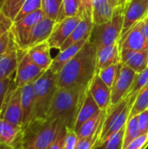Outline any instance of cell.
<instances>
[{"label":"cell","instance_id":"1","mask_svg":"<svg viewBox=\"0 0 148 149\" xmlns=\"http://www.w3.org/2000/svg\"><path fill=\"white\" fill-rule=\"evenodd\" d=\"M97 47L89 40L58 74V87L88 89L97 73Z\"/></svg>","mask_w":148,"mask_h":149},{"label":"cell","instance_id":"2","mask_svg":"<svg viewBox=\"0 0 148 149\" xmlns=\"http://www.w3.org/2000/svg\"><path fill=\"white\" fill-rule=\"evenodd\" d=\"M88 89L58 87L50 106L46 119L58 120L66 128L74 129L79 110Z\"/></svg>","mask_w":148,"mask_h":149},{"label":"cell","instance_id":"3","mask_svg":"<svg viewBox=\"0 0 148 149\" xmlns=\"http://www.w3.org/2000/svg\"><path fill=\"white\" fill-rule=\"evenodd\" d=\"M65 127H66L58 120H33L23 127L22 147L28 149H48Z\"/></svg>","mask_w":148,"mask_h":149},{"label":"cell","instance_id":"4","mask_svg":"<svg viewBox=\"0 0 148 149\" xmlns=\"http://www.w3.org/2000/svg\"><path fill=\"white\" fill-rule=\"evenodd\" d=\"M58 88V74L46 70L34 83L33 120L46 119L53 96Z\"/></svg>","mask_w":148,"mask_h":149},{"label":"cell","instance_id":"5","mask_svg":"<svg viewBox=\"0 0 148 149\" xmlns=\"http://www.w3.org/2000/svg\"><path fill=\"white\" fill-rule=\"evenodd\" d=\"M124 8L125 4L118 5L111 20L93 26L89 41L94 44L97 48L119 43L123 30Z\"/></svg>","mask_w":148,"mask_h":149},{"label":"cell","instance_id":"6","mask_svg":"<svg viewBox=\"0 0 148 149\" xmlns=\"http://www.w3.org/2000/svg\"><path fill=\"white\" fill-rule=\"evenodd\" d=\"M44 72L31 60L25 50L18 48V63L14 76L16 86L23 87L25 85L34 83Z\"/></svg>","mask_w":148,"mask_h":149},{"label":"cell","instance_id":"7","mask_svg":"<svg viewBox=\"0 0 148 149\" xmlns=\"http://www.w3.org/2000/svg\"><path fill=\"white\" fill-rule=\"evenodd\" d=\"M0 118L13 125L22 127L23 112L21 106V87L16 86L14 82L6 96Z\"/></svg>","mask_w":148,"mask_h":149},{"label":"cell","instance_id":"8","mask_svg":"<svg viewBox=\"0 0 148 149\" xmlns=\"http://www.w3.org/2000/svg\"><path fill=\"white\" fill-rule=\"evenodd\" d=\"M136 72L126 65L121 63L120 67L114 81L113 87L111 88V107L119 104L124 100L133 82ZM109 107V108H110Z\"/></svg>","mask_w":148,"mask_h":149},{"label":"cell","instance_id":"9","mask_svg":"<svg viewBox=\"0 0 148 149\" xmlns=\"http://www.w3.org/2000/svg\"><path fill=\"white\" fill-rule=\"evenodd\" d=\"M80 16L66 17L58 21L47 40L51 49H60L62 45L67 40L73 30L80 22Z\"/></svg>","mask_w":148,"mask_h":149},{"label":"cell","instance_id":"10","mask_svg":"<svg viewBox=\"0 0 148 149\" xmlns=\"http://www.w3.org/2000/svg\"><path fill=\"white\" fill-rule=\"evenodd\" d=\"M148 15V0H128L124 8V24L121 36Z\"/></svg>","mask_w":148,"mask_h":149},{"label":"cell","instance_id":"11","mask_svg":"<svg viewBox=\"0 0 148 149\" xmlns=\"http://www.w3.org/2000/svg\"><path fill=\"white\" fill-rule=\"evenodd\" d=\"M55 20L45 17L30 31L24 41L20 46H18V48L22 50H27L34 45L47 41L55 26Z\"/></svg>","mask_w":148,"mask_h":149},{"label":"cell","instance_id":"12","mask_svg":"<svg viewBox=\"0 0 148 149\" xmlns=\"http://www.w3.org/2000/svg\"><path fill=\"white\" fill-rule=\"evenodd\" d=\"M143 19L134 24L129 31L122 35L119 40L120 49H127L132 51L148 50V45L142 31Z\"/></svg>","mask_w":148,"mask_h":149},{"label":"cell","instance_id":"13","mask_svg":"<svg viewBox=\"0 0 148 149\" xmlns=\"http://www.w3.org/2000/svg\"><path fill=\"white\" fill-rule=\"evenodd\" d=\"M45 17V15L42 9L24 17L21 20L13 23L11 31L15 37V41L17 46H20L21 44L24 41L30 31L42 19Z\"/></svg>","mask_w":148,"mask_h":149},{"label":"cell","instance_id":"14","mask_svg":"<svg viewBox=\"0 0 148 149\" xmlns=\"http://www.w3.org/2000/svg\"><path fill=\"white\" fill-rule=\"evenodd\" d=\"M89 93L102 111H107L111 106V88L108 87L96 73L89 87Z\"/></svg>","mask_w":148,"mask_h":149},{"label":"cell","instance_id":"15","mask_svg":"<svg viewBox=\"0 0 148 149\" xmlns=\"http://www.w3.org/2000/svg\"><path fill=\"white\" fill-rule=\"evenodd\" d=\"M23 127L0 118V143L14 148L22 147Z\"/></svg>","mask_w":148,"mask_h":149},{"label":"cell","instance_id":"16","mask_svg":"<svg viewBox=\"0 0 148 149\" xmlns=\"http://www.w3.org/2000/svg\"><path fill=\"white\" fill-rule=\"evenodd\" d=\"M121 63L120 49L119 43L97 48L96 68L97 72L112 65Z\"/></svg>","mask_w":148,"mask_h":149},{"label":"cell","instance_id":"17","mask_svg":"<svg viewBox=\"0 0 148 149\" xmlns=\"http://www.w3.org/2000/svg\"><path fill=\"white\" fill-rule=\"evenodd\" d=\"M18 63V47L14 43L10 48L0 55V79L13 77Z\"/></svg>","mask_w":148,"mask_h":149},{"label":"cell","instance_id":"18","mask_svg":"<svg viewBox=\"0 0 148 149\" xmlns=\"http://www.w3.org/2000/svg\"><path fill=\"white\" fill-rule=\"evenodd\" d=\"M121 63L126 65L136 73L142 72L147 67L148 50L132 51L120 49Z\"/></svg>","mask_w":148,"mask_h":149},{"label":"cell","instance_id":"19","mask_svg":"<svg viewBox=\"0 0 148 149\" xmlns=\"http://www.w3.org/2000/svg\"><path fill=\"white\" fill-rule=\"evenodd\" d=\"M89 38L90 37L85 38L82 40L65 48V50L59 51V52L57 54V56L53 58L51 67L49 69L51 70L53 72L58 74L60 72V71L62 70V68L65 66V65L68 61H70L81 50V48L85 45V43L89 40Z\"/></svg>","mask_w":148,"mask_h":149},{"label":"cell","instance_id":"20","mask_svg":"<svg viewBox=\"0 0 148 149\" xmlns=\"http://www.w3.org/2000/svg\"><path fill=\"white\" fill-rule=\"evenodd\" d=\"M51 46L48 42H43L25 50L31 60L44 71L51 67L53 58L51 56Z\"/></svg>","mask_w":148,"mask_h":149},{"label":"cell","instance_id":"21","mask_svg":"<svg viewBox=\"0 0 148 149\" xmlns=\"http://www.w3.org/2000/svg\"><path fill=\"white\" fill-rule=\"evenodd\" d=\"M21 106L23 112L22 127L33 120L34 112V89L33 83L21 87Z\"/></svg>","mask_w":148,"mask_h":149},{"label":"cell","instance_id":"22","mask_svg":"<svg viewBox=\"0 0 148 149\" xmlns=\"http://www.w3.org/2000/svg\"><path fill=\"white\" fill-rule=\"evenodd\" d=\"M114 10L108 0H92V16L94 25L101 24L112 19Z\"/></svg>","mask_w":148,"mask_h":149},{"label":"cell","instance_id":"23","mask_svg":"<svg viewBox=\"0 0 148 149\" xmlns=\"http://www.w3.org/2000/svg\"><path fill=\"white\" fill-rule=\"evenodd\" d=\"M136 96L137 95L129 97V101L126 104V106L125 107L124 110L121 112V113L116 119V120L114 121L113 126L110 127V129L106 132V134L99 140V146L102 145L105 141H106L108 139H110L112 136H113L115 134H117L118 132H120V130H122L126 127V123H127V121H128V120L130 118L131 110L133 108V106Z\"/></svg>","mask_w":148,"mask_h":149},{"label":"cell","instance_id":"24","mask_svg":"<svg viewBox=\"0 0 148 149\" xmlns=\"http://www.w3.org/2000/svg\"><path fill=\"white\" fill-rule=\"evenodd\" d=\"M102 110L99 108V107L98 106V104L92 98V94L87 90L85 99L83 102V105H82V107L79 110V115H78V119H77V121H76L75 127H74V130L77 132L85 122H86L88 120L92 119V117H94L95 115L99 113Z\"/></svg>","mask_w":148,"mask_h":149},{"label":"cell","instance_id":"25","mask_svg":"<svg viewBox=\"0 0 148 149\" xmlns=\"http://www.w3.org/2000/svg\"><path fill=\"white\" fill-rule=\"evenodd\" d=\"M106 113V111H101L99 113L85 122L77 131L79 138H87L95 135L103 125Z\"/></svg>","mask_w":148,"mask_h":149},{"label":"cell","instance_id":"26","mask_svg":"<svg viewBox=\"0 0 148 149\" xmlns=\"http://www.w3.org/2000/svg\"><path fill=\"white\" fill-rule=\"evenodd\" d=\"M128 101H129V97H126L119 104H117L113 107H111L106 111V117H105V120H104V122L102 125V130H101V134H100L99 139L101 137H103L106 134V132L110 129V127L113 126V124L114 123L116 119L119 117V115L124 110V108L126 106V104L128 103Z\"/></svg>","mask_w":148,"mask_h":149},{"label":"cell","instance_id":"27","mask_svg":"<svg viewBox=\"0 0 148 149\" xmlns=\"http://www.w3.org/2000/svg\"><path fill=\"white\" fill-rule=\"evenodd\" d=\"M81 5L82 0H62L60 11L56 22L61 21L66 17L79 16Z\"/></svg>","mask_w":148,"mask_h":149},{"label":"cell","instance_id":"28","mask_svg":"<svg viewBox=\"0 0 148 149\" xmlns=\"http://www.w3.org/2000/svg\"><path fill=\"white\" fill-rule=\"evenodd\" d=\"M140 135H141L139 124H138V115L135 116H130L125 128V134H124V140H123V145L122 149L129 145L133 140L138 138Z\"/></svg>","mask_w":148,"mask_h":149},{"label":"cell","instance_id":"29","mask_svg":"<svg viewBox=\"0 0 148 149\" xmlns=\"http://www.w3.org/2000/svg\"><path fill=\"white\" fill-rule=\"evenodd\" d=\"M25 0H0V12L14 22V19Z\"/></svg>","mask_w":148,"mask_h":149},{"label":"cell","instance_id":"30","mask_svg":"<svg viewBox=\"0 0 148 149\" xmlns=\"http://www.w3.org/2000/svg\"><path fill=\"white\" fill-rule=\"evenodd\" d=\"M146 110H148V84L137 94L130 116L138 115Z\"/></svg>","mask_w":148,"mask_h":149},{"label":"cell","instance_id":"31","mask_svg":"<svg viewBox=\"0 0 148 149\" xmlns=\"http://www.w3.org/2000/svg\"><path fill=\"white\" fill-rule=\"evenodd\" d=\"M120 64L121 63L112 65L97 72V74L99 75V77L110 88H112L114 84V81L116 79V77L118 75V72L120 67Z\"/></svg>","mask_w":148,"mask_h":149},{"label":"cell","instance_id":"32","mask_svg":"<svg viewBox=\"0 0 148 149\" xmlns=\"http://www.w3.org/2000/svg\"><path fill=\"white\" fill-rule=\"evenodd\" d=\"M148 84V67L140 72L136 73L133 82L130 87V90L126 97H131L137 95L142 88H144Z\"/></svg>","mask_w":148,"mask_h":149},{"label":"cell","instance_id":"33","mask_svg":"<svg viewBox=\"0 0 148 149\" xmlns=\"http://www.w3.org/2000/svg\"><path fill=\"white\" fill-rule=\"evenodd\" d=\"M42 8V0H25L19 10L18 13L17 14L14 23L21 20L24 17L40 10Z\"/></svg>","mask_w":148,"mask_h":149},{"label":"cell","instance_id":"34","mask_svg":"<svg viewBox=\"0 0 148 149\" xmlns=\"http://www.w3.org/2000/svg\"><path fill=\"white\" fill-rule=\"evenodd\" d=\"M60 3L58 0H42V10L46 17L57 20L60 11Z\"/></svg>","mask_w":148,"mask_h":149},{"label":"cell","instance_id":"35","mask_svg":"<svg viewBox=\"0 0 148 149\" xmlns=\"http://www.w3.org/2000/svg\"><path fill=\"white\" fill-rule=\"evenodd\" d=\"M126 127L100 145V149H122Z\"/></svg>","mask_w":148,"mask_h":149},{"label":"cell","instance_id":"36","mask_svg":"<svg viewBox=\"0 0 148 149\" xmlns=\"http://www.w3.org/2000/svg\"><path fill=\"white\" fill-rule=\"evenodd\" d=\"M101 130H102V127L95 135L87 138L79 139L75 149H94L97 146H99V140L101 134Z\"/></svg>","mask_w":148,"mask_h":149},{"label":"cell","instance_id":"37","mask_svg":"<svg viewBox=\"0 0 148 149\" xmlns=\"http://www.w3.org/2000/svg\"><path fill=\"white\" fill-rule=\"evenodd\" d=\"M14 76L6 78L3 79H0V115H1V113L4 105V101L8 94V92L10 89L14 82Z\"/></svg>","mask_w":148,"mask_h":149},{"label":"cell","instance_id":"38","mask_svg":"<svg viewBox=\"0 0 148 149\" xmlns=\"http://www.w3.org/2000/svg\"><path fill=\"white\" fill-rule=\"evenodd\" d=\"M14 43H16V41L11 29L6 33L0 36V55L8 51Z\"/></svg>","mask_w":148,"mask_h":149},{"label":"cell","instance_id":"39","mask_svg":"<svg viewBox=\"0 0 148 149\" xmlns=\"http://www.w3.org/2000/svg\"><path fill=\"white\" fill-rule=\"evenodd\" d=\"M79 138L77 132L72 128H66L64 149H75Z\"/></svg>","mask_w":148,"mask_h":149},{"label":"cell","instance_id":"40","mask_svg":"<svg viewBox=\"0 0 148 149\" xmlns=\"http://www.w3.org/2000/svg\"><path fill=\"white\" fill-rule=\"evenodd\" d=\"M148 146V133L140 135L124 149H146Z\"/></svg>","mask_w":148,"mask_h":149},{"label":"cell","instance_id":"41","mask_svg":"<svg viewBox=\"0 0 148 149\" xmlns=\"http://www.w3.org/2000/svg\"><path fill=\"white\" fill-rule=\"evenodd\" d=\"M138 124L141 134L148 133V110L138 114Z\"/></svg>","mask_w":148,"mask_h":149},{"label":"cell","instance_id":"42","mask_svg":"<svg viewBox=\"0 0 148 149\" xmlns=\"http://www.w3.org/2000/svg\"><path fill=\"white\" fill-rule=\"evenodd\" d=\"M65 133H66V127H65L60 134H58V138L55 140V141L49 147L48 149H64L65 148Z\"/></svg>","mask_w":148,"mask_h":149},{"label":"cell","instance_id":"43","mask_svg":"<svg viewBox=\"0 0 148 149\" xmlns=\"http://www.w3.org/2000/svg\"><path fill=\"white\" fill-rule=\"evenodd\" d=\"M142 31L145 37V39L148 45V15L143 19V25H142Z\"/></svg>","mask_w":148,"mask_h":149},{"label":"cell","instance_id":"44","mask_svg":"<svg viewBox=\"0 0 148 149\" xmlns=\"http://www.w3.org/2000/svg\"><path fill=\"white\" fill-rule=\"evenodd\" d=\"M108 1L113 8H116L120 3V0H108Z\"/></svg>","mask_w":148,"mask_h":149},{"label":"cell","instance_id":"45","mask_svg":"<svg viewBox=\"0 0 148 149\" xmlns=\"http://www.w3.org/2000/svg\"><path fill=\"white\" fill-rule=\"evenodd\" d=\"M0 149H15L14 148H11L10 146H7V145H3V144H1L0 143Z\"/></svg>","mask_w":148,"mask_h":149},{"label":"cell","instance_id":"46","mask_svg":"<svg viewBox=\"0 0 148 149\" xmlns=\"http://www.w3.org/2000/svg\"><path fill=\"white\" fill-rule=\"evenodd\" d=\"M127 1H128V0H120V3H119V5H120V4H125Z\"/></svg>","mask_w":148,"mask_h":149},{"label":"cell","instance_id":"47","mask_svg":"<svg viewBox=\"0 0 148 149\" xmlns=\"http://www.w3.org/2000/svg\"><path fill=\"white\" fill-rule=\"evenodd\" d=\"M94 149H100V146H97Z\"/></svg>","mask_w":148,"mask_h":149},{"label":"cell","instance_id":"48","mask_svg":"<svg viewBox=\"0 0 148 149\" xmlns=\"http://www.w3.org/2000/svg\"><path fill=\"white\" fill-rule=\"evenodd\" d=\"M83 1H85V2H90V3H92V0H83Z\"/></svg>","mask_w":148,"mask_h":149},{"label":"cell","instance_id":"49","mask_svg":"<svg viewBox=\"0 0 148 149\" xmlns=\"http://www.w3.org/2000/svg\"><path fill=\"white\" fill-rule=\"evenodd\" d=\"M58 2L60 3V4H61V3H62V0H58Z\"/></svg>","mask_w":148,"mask_h":149},{"label":"cell","instance_id":"50","mask_svg":"<svg viewBox=\"0 0 148 149\" xmlns=\"http://www.w3.org/2000/svg\"><path fill=\"white\" fill-rule=\"evenodd\" d=\"M22 148H23V149H28V148H23V147H22Z\"/></svg>","mask_w":148,"mask_h":149},{"label":"cell","instance_id":"51","mask_svg":"<svg viewBox=\"0 0 148 149\" xmlns=\"http://www.w3.org/2000/svg\"><path fill=\"white\" fill-rule=\"evenodd\" d=\"M18 149H23V148H22V147H20V148H18Z\"/></svg>","mask_w":148,"mask_h":149},{"label":"cell","instance_id":"52","mask_svg":"<svg viewBox=\"0 0 148 149\" xmlns=\"http://www.w3.org/2000/svg\"><path fill=\"white\" fill-rule=\"evenodd\" d=\"M147 67H148V59H147Z\"/></svg>","mask_w":148,"mask_h":149},{"label":"cell","instance_id":"53","mask_svg":"<svg viewBox=\"0 0 148 149\" xmlns=\"http://www.w3.org/2000/svg\"><path fill=\"white\" fill-rule=\"evenodd\" d=\"M18 148H15V149H18Z\"/></svg>","mask_w":148,"mask_h":149}]
</instances>
